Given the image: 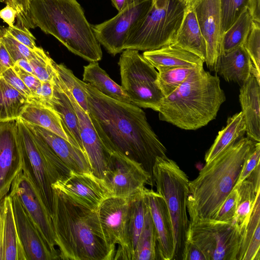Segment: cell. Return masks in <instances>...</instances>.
<instances>
[{"label":"cell","mask_w":260,"mask_h":260,"mask_svg":"<svg viewBox=\"0 0 260 260\" xmlns=\"http://www.w3.org/2000/svg\"><path fill=\"white\" fill-rule=\"evenodd\" d=\"M222 34L247 7L248 0H220Z\"/></svg>","instance_id":"b9f144b4"},{"label":"cell","mask_w":260,"mask_h":260,"mask_svg":"<svg viewBox=\"0 0 260 260\" xmlns=\"http://www.w3.org/2000/svg\"><path fill=\"white\" fill-rule=\"evenodd\" d=\"M131 197L111 196L96 211L102 237L112 259H127L126 222Z\"/></svg>","instance_id":"7c38bea8"},{"label":"cell","mask_w":260,"mask_h":260,"mask_svg":"<svg viewBox=\"0 0 260 260\" xmlns=\"http://www.w3.org/2000/svg\"><path fill=\"white\" fill-rule=\"evenodd\" d=\"M239 101L247 137L260 142V83L253 76L240 86Z\"/></svg>","instance_id":"7402d4cb"},{"label":"cell","mask_w":260,"mask_h":260,"mask_svg":"<svg viewBox=\"0 0 260 260\" xmlns=\"http://www.w3.org/2000/svg\"><path fill=\"white\" fill-rule=\"evenodd\" d=\"M122 52L118 62L121 87L132 103L157 112L164 98L156 83L158 71L139 51Z\"/></svg>","instance_id":"ba28073f"},{"label":"cell","mask_w":260,"mask_h":260,"mask_svg":"<svg viewBox=\"0 0 260 260\" xmlns=\"http://www.w3.org/2000/svg\"><path fill=\"white\" fill-rule=\"evenodd\" d=\"M17 232L27 260L60 259L46 242L17 197L10 193Z\"/></svg>","instance_id":"ac0fdd59"},{"label":"cell","mask_w":260,"mask_h":260,"mask_svg":"<svg viewBox=\"0 0 260 260\" xmlns=\"http://www.w3.org/2000/svg\"><path fill=\"white\" fill-rule=\"evenodd\" d=\"M17 123L20 136L22 171L34 185L51 218L53 201L52 185L70 174H66L51 165L40 152L30 130L22 120L18 118Z\"/></svg>","instance_id":"30bf717a"},{"label":"cell","mask_w":260,"mask_h":260,"mask_svg":"<svg viewBox=\"0 0 260 260\" xmlns=\"http://www.w3.org/2000/svg\"><path fill=\"white\" fill-rule=\"evenodd\" d=\"M226 100L218 76L197 66L167 96L158 112L159 118L185 130H196L214 119Z\"/></svg>","instance_id":"277c9868"},{"label":"cell","mask_w":260,"mask_h":260,"mask_svg":"<svg viewBox=\"0 0 260 260\" xmlns=\"http://www.w3.org/2000/svg\"><path fill=\"white\" fill-rule=\"evenodd\" d=\"M241 236L232 222L200 219L189 221L186 241L196 245L206 260H237Z\"/></svg>","instance_id":"9c48e42d"},{"label":"cell","mask_w":260,"mask_h":260,"mask_svg":"<svg viewBox=\"0 0 260 260\" xmlns=\"http://www.w3.org/2000/svg\"><path fill=\"white\" fill-rule=\"evenodd\" d=\"M245 133L246 125L242 112L230 116L226 126L218 132L214 143L206 152L204 157L206 163L243 138Z\"/></svg>","instance_id":"1f68e13d"},{"label":"cell","mask_w":260,"mask_h":260,"mask_svg":"<svg viewBox=\"0 0 260 260\" xmlns=\"http://www.w3.org/2000/svg\"><path fill=\"white\" fill-rule=\"evenodd\" d=\"M89 115L104 146L140 164L150 175L157 157L166 156L167 149L138 106L112 99L83 81Z\"/></svg>","instance_id":"6da1fadb"},{"label":"cell","mask_w":260,"mask_h":260,"mask_svg":"<svg viewBox=\"0 0 260 260\" xmlns=\"http://www.w3.org/2000/svg\"><path fill=\"white\" fill-rule=\"evenodd\" d=\"M260 190L242 236L237 260L260 259Z\"/></svg>","instance_id":"f546056e"},{"label":"cell","mask_w":260,"mask_h":260,"mask_svg":"<svg viewBox=\"0 0 260 260\" xmlns=\"http://www.w3.org/2000/svg\"><path fill=\"white\" fill-rule=\"evenodd\" d=\"M28 98L0 76V121L18 119Z\"/></svg>","instance_id":"d6a6232c"},{"label":"cell","mask_w":260,"mask_h":260,"mask_svg":"<svg viewBox=\"0 0 260 260\" xmlns=\"http://www.w3.org/2000/svg\"><path fill=\"white\" fill-rule=\"evenodd\" d=\"M256 142L243 137L200 170L189 183L187 208L189 221L213 218L234 187L246 158Z\"/></svg>","instance_id":"7a4b0ae2"},{"label":"cell","mask_w":260,"mask_h":260,"mask_svg":"<svg viewBox=\"0 0 260 260\" xmlns=\"http://www.w3.org/2000/svg\"><path fill=\"white\" fill-rule=\"evenodd\" d=\"M8 31L19 42L31 49L37 48L36 38L29 29L21 25H13L7 27Z\"/></svg>","instance_id":"7dc6e473"},{"label":"cell","mask_w":260,"mask_h":260,"mask_svg":"<svg viewBox=\"0 0 260 260\" xmlns=\"http://www.w3.org/2000/svg\"><path fill=\"white\" fill-rule=\"evenodd\" d=\"M252 63L243 46L218 58L214 71L228 82H234L240 86L245 83L251 75Z\"/></svg>","instance_id":"603a6c76"},{"label":"cell","mask_w":260,"mask_h":260,"mask_svg":"<svg viewBox=\"0 0 260 260\" xmlns=\"http://www.w3.org/2000/svg\"><path fill=\"white\" fill-rule=\"evenodd\" d=\"M138 0H111L112 5L120 12Z\"/></svg>","instance_id":"11a10c76"},{"label":"cell","mask_w":260,"mask_h":260,"mask_svg":"<svg viewBox=\"0 0 260 260\" xmlns=\"http://www.w3.org/2000/svg\"><path fill=\"white\" fill-rule=\"evenodd\" d=\"M15 64L26 72L35 75L32 67L28 60L23 58L19 59L15 62Z\"/></svg>","instance_id":"6f0895ef"},{"label":"cell","mask_w":260,"mask_h":260,"mask_svg":"<svg viewBox=\"0 0 260 260\" xmlns=\"http://www.w3.org/2000/svg\"><path fill=\"white\" fill-rule=\"evenodd\" d=\"M52 186L73 201L94 211L104 200L111 196L104 180L92 173L71 171L67 177Z\"/></svg>","instance_id":"9a60e30c"},{"label":"cell","mask_w":260,"mask_h":260,"mask_svg":"<svg viewBox=\"0 0 260 260\" xmlns=\"http://www.w3.org/2000/svg\"><path fill=\"white\" fill-rule=\"evenodd\" d=\"M182 259L206 260L202 251L196 245L188 241L185 242Z\"/></svg>","instance_id":"f907efd6"},{"label":"cell","mask_w":260,"mask_h":260,"mask_svg":"<svg viewBox=\"0 0 260 260\" xmlns=\"http://www.w3.org/2000/svg\"><path fill=\"white\" fill-rule=\"evenodd\" d=\"M158 259L156 233L147 204L144 225L134 250L133 260Z\"/></svg>","instance_id":"836d02e7"},{"label":"cell","mask_w":260,"mask_h":260,"mask_svg":"<svg viewBox=\"0 0 260 260\" xmlns=\"http://www.w3.org/2000/svg\"><path fill=\"white\" fill-rule=\"evenodd\" d=\"M4 222V260H27L17 232L9 195L0 204Z\"/></svg>","instance_id":"f1b7e54d"},{"label":"cell","mask_w":260,"mask_h":260,"mask_svg":"<svg viewBox=\"0 0 260 260\" xmlns=\"http://www.w3.org/2000/svg\"><path fill=\"white\" fill-rule=\"evenodd\" d=\"M15 62L0 37V76L6 70L13 68Z\"/></svg>","instance_id":"816d5d0a"},{"label":"cell","mask_w":260,"mask_h":260,"mask_svg":"<svg viewBox=\"0 0 260 260\" xmlns=\"http://www.w3.org/2000/svg\"><path fill=\"white\" fill-rule=\"evenodd\" d=\"M54 96L53 81L42 82L34 96L28 99V102H35L51 107Z\"/></svg>","instance_id":"bcb514c9"},{"label":"cell","mask_w":260,"mask_h":260,"mask_svg":"<svg viewBox=\"0 0 260 260\" xmlns=\"http://www.w3.org/2000/svg\"><path fill=\"white\" fill-rule=\"evenodd\" d=\"M145 188L130 198L125 233L127 259L128 260H133L134 250L144 223L147 207Z\"/></svg>","instance_id":"83f0119b"},{"label":"cell","mask_w":260,"mask_h":260,"mask_svg":"<svg viewBox=\"0 0 260 260\" xmlns=\"http://www.w3.org/2000/svg\"><path fill=\"white\" fill-rule=\"evenodd\" d=\"M17 15L16 10L10 4L7 5L0 11V19H2L10 27L14 25Z\"/></svg>","instance_id":"f5cc1de1"},{"label":"cell","mask_w":260,"mask_h":260,"mask_svg":"<svg viewBox=\"0 0 260 260\" xmlns=\"http://www.w3.org/2000/svg\"><path fill=\"white\" fill-rule=\"evenodd\" d=\"M243 47L251 61V75L260 83V23L252 21Z\"/></svg>","instance_id":"f35d334b"},{"label":"cell","mask_w":260,"mask_h":260,"mask_svg":"<svg viewBox=\"0 0 260 260\" xmlns=\"http://www.w3.org/2000/svg\"><path fill=\"white\" fill-rule=\"evenodd\" d=\"M247 7L242 12L231 26L222 34V53L243 46L252 23Z\"/></svg>","instance_id":"e575fe53"},{"label":"cell","mask_w":260,"mask_h":260,"mask_svg":"<svg viewBox=\"0 0 260 260\" xmlns=\"http://www.w3.org/2000/svg\"><path fill=\"white\" fill-rule=\"evenodd\" d=\"M35 76L42 82L53 81L56 70L54 61L41 47H38L35 56L29 60Z\"/></svg>","instance_id":"ab89813d"},{"label":"cell","mask_w":260,"mask_h":260,"mask_svg":"<svg viewBox=\"0 0 260 260\" xmlns=\"http://www.w3.org/2000/svg\"><path fill=\"white\" fill-rule=\"evenodd\" d=\"M0 37L14 62L20 59L28 61L33 58L39 47L31 49L17 41L7 30L0 26Z\"/></svg>","instance_id":"60d3db41"},{"label":"cell","mask_w":260,"mask_h":260,"mask_svg":"<svg viewBox=\"0 0 260 260\" xmlns=\"http://www.w3.org/2000/svg\"><path fill=\"white\" fill-rule=\"evenodd\" d=\"M111 196L129 197L154 183L142 166L117 153H110L108 168L103 179Z\"/></svg>","instance_id":"4fadbf2b"},{"label":"cell","mask_w":260,"mask_h":260,"mask_svg":"<svg viewBox=\"0 0 260 260\" xmlns=\"http://www.w3.org/2000/svg\"><path fill=\"white\" fill-rule=\"evenodd\" d=\"M57 72L67 88L80 106L87 113H89L87 92L83 81L77 78L73 72L64 64L53 62Z\"/></svg>","instance_id":"74e56055"},{"label":"cell","mask_w":260,"mask_h":260,"mask_svg":"<svg viewBox=\"0 0 260 260\" xmlns=\"http://www.w3.org/2000/svg\"><path fill=\"white\" fill-rule=\"evenodd\" d=\"M196 67H178L158 71L156 83L164 97L176 89Z\"/></svg>","instance_id":"8d00e7d4"},{"label":"cell","mask_w":260,"mask_h":260,"mask_svg":"<svg viewBox=\"0 0 260 260\" xmlns=\"http://www.w3.org/2000/svg\"><path fill=\"white\" fill-rule=\"evenodd\" d=\"M13 69L24 84L30 90L33 96L38 88L41 85L42 81L35 75L26 72L16 64L14 65Z\"/></svg>","instance_id":"681fc988"},{"label":"cell","mask_w":260,"mask_h":260,"mask_svg":"<svg viewBox=\"0 0 260 260\" xmlns=\"http://www.w3.org/2000/svg\"><path fill=\"white\" fill-rule=\"evenodd\" d=\"M151 6L152 0H138L118 12L111 19L92 25L100 45L113 55L122 52L131 32L144 18Z\"/></svg>","instance_id":"8fae6325"},{"label":"cell","mask_w":260,"mask_h":260,"mask_svg":"<svg viewBox=\"0 0 260 260\" xmlns=\"http://www.w3.org/2000/svg\"><path fill=\"white\" fill-rule=\"evenodd\" d=\"M23 121L37 132L62 162L71 170L77 173H92L85 153L68 141L43 127Z\"/></svg>","instance_id":"44dd1931"},{"label":"cell","mask_w":260,"mask_h":260,"mask_svg":"<svg viewBox=\"0 0 260 260\" xmlns=\"http://www.w3.org/2000/svg\"><path fill=\"white\" fill-rule=\"evenodd\" d=\"M10 5L16 10L18 25L25 26L28 29L35 28L30 13V0H10Z\"/></svg>","instance_id":"ee69618b"},{"label":"cell","mask_w":260,"mask_h":260,"mask_svg":"<svg viewBox=\"0 0 260 260\" xmlns=\"http://www.w3.org/2000/svg\"><path fill=\"white\" fill-rule=\"evenodd\" d=\"M0 260H4V222L0 205Z\"/></svg>","instance_id":"9f6ffc18"},{"label":"cell","mask_w":260,"mask_h":260,"mask_svg":"<svg viewBox=\"0 0 260 260\" xmlns=\"http://www.w3.org/2000/svg\"><path fill=\"white\" fill-rule=\"evenodd\" d=\"M171 45L189 51L205 62L206 43L193 10H186L181 24Z\"/></svg>","instance_id":"d4e9b609"},{"label":"cell","mask_w":260,"mask_h":260,"mask_svg":"<svg viewBox=\"0 0 260 260\" xmlns=\"http://www.w3.org/2000/svg\"><path fill=\"white\" fill-rule=\"evenodd\" d=\"M152 177L156 192L164 198L170 213L174 241V259H182L189 224L187 201L190 181L178 164L167 156L156 158Z\"/></svg>","instance_id":"8992f818"},{"label":"cell","mask_w":260,"mask_h":260,"mask_svg":"<svg viewBox=\"0 0 260 260\" xmlns=\"http://www.w3.org/2000/svg\"><path fill=\"white\" fill-rule=\"evenodd\" d=\"M239 193V202L232 223L242 235L249 222L257 193L251 180L247 178L237 186Z\"/></svg>","instance_id":"d590c367"},{"label":"cell","mask_w":260,"mask_h":260,"mask_svg":"<svg viewBox=\"0 0 260 260\" xmlns=\"http://www.w3.org/2000/svg\"><path fill=\"white\" fill-rule=\"evenodd\" d=\"M193 10L206 43L205 62L214 71L217 60L222 53L220 0H201Z\"/></svg>","instance_id":"d6986e66"},{"label":"cell","mask_w":260,"mask_h":260,"mask_svg":"<svg viewBox=\"0 0 260 260\" xmlns=\"http://www.w3.org/2000/svg\"><path fill=\"white\" fill-rule=\"evenodd\" d=\"M145 193L156 230L158 259H174L173 231L166 202L161 195L153 189L145 188Z\"/></svg>","instance_id":"ffe728a7"},{"label":"cell","mask_w":260,"mask_h":260,"mask_svg":"<svg viewBox=\"0 0 260 260\" xmlns=\"http://www.w3.org/2000/svg\"><path fill=\"white\" fill-rule=\"evenodd\" d=\"M259 159L260 143L256 142L254 149L246 158L234 187L238 186L250 175L255 168L259 165Z\"/></svg>","instance_id":"f6af8a7d"},{"label":"cell","mask_w":260,"mask_h":260,"mask_svg":"<svg viewBox=\"0 0 260 260\" xmlns=\"http://www.w3.org/2000/svg\"><path fill=\"white\" fill-rule=\"evenodd\" d=\"M10 190V193L17 197L51 250L59 254V251L55 248L51 218L34 185L22 171L13 182Z\"/></svg>","instance_id":"2e32d148"},{"label":"cell","mask_w":260,"mask_h":260,"mask_svg":"<svg viewBox=\"0 0 260 260\" xmlns=\"http://www.w3.org/2000/svg\"><path fill=\"white\" fill-rule=\"evenodd\" d=\"M185 4L186 10H192L197 7L201 0H182Z\"/></svg>","instance_id":"680465c9"},{"label":"cell","mask_w":260,"mask_h":260,"mask_svg":"<svg viewBox=\"0 0 260 260\" xmlns=\"http://www.w3.org/2000/svg\"><path fill=\"white\" fill-rule=\"evenodd\" d=\"M53 189L52 222L60 259L111 260L96 211Z\"/></svg>","instance_id":"3957f363"},{"label":"cell","mask_w":260,"mask_h":260,"mask_svg":"<svg viewBox=\"0 0 260 260\" xmlns=\"http://www.w3.org/2000/svg\"><path fill=\"white\" fill-rule=\"evenodd\" d=\"M12 87L16 89L28 99L32 96L30 90L16 73L13 68L5 71L1 76Z\"/></svg>","instance_id":"c3c4849f"},{"label":"cell","mask_w":260,"mask_h":260,"mask_svg":"<svg viewBox=\"0 0 260 260\" xmlns=\"http://www.w3.org/2000/svg\"><path fill=\"white\" fill-rule=\"evenodd\" d=\"M19 118L25 122L52 132L80 149L73 139L67 134L63 127L60 116L52 108L38 103L28 102Z\"/></svg>","instance_id":"484cf974"},{"label":"cell","mask_w":260,"mask_h":260,"mask_svg":"<svg viewBox=\"0 0 260 260\" xmlns=\"http://www.w3.org/2000/svg\"><path fill=\"white\" fill-rule=\"evenodd\" d=\"M53 88L54 96L51 102V107L60 116L63 127L67 134L85 153L80 137L76 113L63 87L61 80L57 71L53 78Z\"/></svg>","instance_id":"4316f807"},{"label":"cell","mask_w":260,"mask_h":260,"mask_svg":"<svg viewBox=\"0 0 260 260\" xmlns=\"http://www.w3.org/2000/svg\"><path fill=\"white\" fill-rule=\"evenodd\" d=\"M239 202L238 187H234L213 218L232 222Z\"/></svg>","instance_id":"7bdbcfd3"},{"label":"cell","mask_w":260,"mask_h":260,"mask_svg":"<svg viewBox=\"0 0 260 260\" xmlns=\"http://www.w3.org/2000/svg\"><path fill=\"white\" fill-rule=\"evenodd\" d=\"M247 8L252 20L260 23V0H248Z\"/></svg>","instance_id":"db71d44e"},{"label":"cell","mask_w":260,"mask_h":260,"mask_svg":"<svg viewBox=\"0 0 260 260\" xmlns=\"http://www.w3.org/2000/svg\"><path fill=\"white\" fill-rule=\"evenodd\" d=\"M61 81L76 113L82 143L92 173L98 178L103 179L108 168L111 153L101 142L89 114L80 106L62 80Z\"/></svg>","instance_id":"e0dca14e"},{"label":"cell","mask_w":260,"mask_h":260,"mask_svg":"<svg viewBox=\"0 0 260 260\" xmlns=\"http://www.w3.org/2000/svg\"><path fill=\"white\" fill-rule=\"evenodd\" d=\"M186 11L182 0H158L132 30L124 50L145 51L171 44Z\"/></svg>","instance_id":"52a82bcc"},{"label":"cell","mask_w":260,"mask_h":260,"mask_svg":"<svg viewBox=\"0 0 260 260\" xmlns=\"http://www.w3.org/2000/svg\"><path fill=\"white\" fill-rule=\"evenodd\" d=\"M22 171L17 119L0 121V204Z\"/></svg>","instance_id":"5bb4252c"},{"label":"cell","mask_w":260,"mask_h":260,"mask_svg":"<svg viewBox=\"0 0 260 260\" xmlns=\"http://www.w3.org/2000/svg\"><path fill=\"white\" fill-rule=\"evenodd\" d=\"M83 81L87 82L101 93L112 99L132 103L121 86L115 82L99 66L98 61L90 62L84 66Z\"/></svg>","instance_id":"4dcf8cb0"},{"label":"cell","mask_w":260,"mask_h":260,"mask_svg":"<svg viewBox=\"0 0 260 260\" xmlns=\"http://www.w3.org/2000/svg\"><path fill=\"white\" fill-rule=\"evenodd\" d=\"M30 13L35 28L54 37L71 52L89 62L102 58L101 45L77 0H30Z\"/></svg>","instance_id":"5b68a950"},{"label":"cell","mask_w":260,"mask_h":260,"mask_svg":"<svg viewBox=\"0 0 260 260\" xmlns=\"http://www.w3.org/2000/svg\"><path fill=\"white\" fill-rule=\"evenodd\" d=\"M142 55L157 71L178 67L203 66L204 63L196 55L171 44L145 51Z\"/></svg>","instance_id":"cb8c5ba5"},{"label":"cell","mask_w":260,"mask_h":260,"mask_svg":"<svg viewBox=\"0 0 260 260\" xmlns=\"http://www.w3.org/2000/svg\"><path fill=\"white\" fill-rule=\"evenodd\" d=\"M158 0H152V5L154 4L156 2H157Z\"/></svg>","instance_id":"91938a15"}]
</instances>
